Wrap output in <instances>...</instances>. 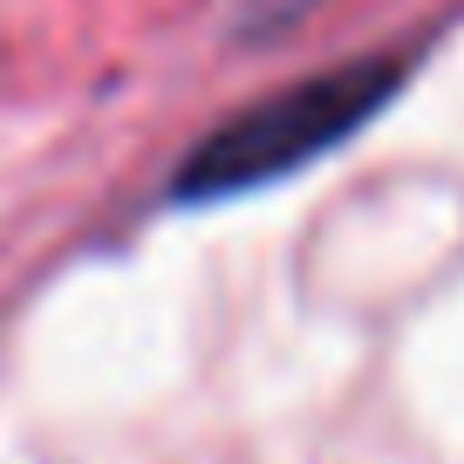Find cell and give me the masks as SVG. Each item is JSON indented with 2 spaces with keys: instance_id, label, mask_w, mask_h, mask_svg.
<instances>
[{
  "instance_id": "1",
  "label": "cell",
  "mask_w": 464,
  "mask_h": 464,
  "mask_svg": "<svg viewBox=\"0 0 464 464\" xmlns=\"http://www.w3.org/2000/svg\"><path fill=\"white\" fill-rule=\"evenodd\" d=\"M396 89H403V55H355L287 89H266L260 102L232 110L178 158L171 205H226L307 171L314 158L342 150L369 116L390 110Z\"/></svg>"
},
{
  "instance_id": "2",
  "label": "cell",
  "mask_w": 464,
  "mask_h": 464,
  "mask_svg": "<svg viewBox=\"0 0 464 464\" xmlns=\"http://www.w3.org/2000/svg\"><path fill=\"white\" fill-rule=\"evenodd\" d=\"M287 7H301V0H274V7H266V14H287Z\"/></svg>"
}]
</instances>
